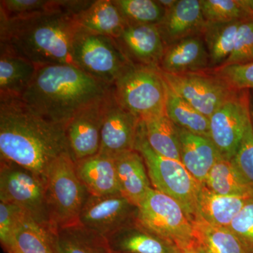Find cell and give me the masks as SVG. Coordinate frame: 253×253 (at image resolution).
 Segmentation results:
<instances>
[{"label": "cell", "mask_w": 253, "mask_h": 253, "mask_svg": "<svg viewBox=\"0 0 253 253\" xmlns=\"http://www.w3.org/2000/svg\"><path fill=\"white\" fill-rule=\"evenodd\" d=\"M70 153L66 128L42 117L20 97L0 98V158L46 179L51 163Z\"/></svg>", "instance_id": "6da1fadb"}, {"label": "cell", "mask_w": 253, "mask_h": 253, "mask_svg": "<svg viewBox=\"0 0 253 253\" xmlns=\"http://www.w3.org/2000/svg\"><path fill=\"white\" fill-rule=\"evenodd\" d=\"M251 118H252V122L253 124V107H251Z\"/></svg>", "instance_id": "7bdbcfd3"}, {"label": "cell", "mask_w": 253, "mask_h": 253, "mask_svg": "<svg viewBox=\"0 0 253 253\" xmlns=\"http://www.w3.org/2000/svg\"><path fill=\"white\" fill-rule=\"evenodd\" d=\"M0 46L37 66L71 63L80 26L74 16L53 11L17 19L0 18ZM76 66V65H75Z\"/></svg>", "instance_id": "3957f363"}, {"label": "cell", "mask_w": 253, "mask_h": 253, "mask_svg": "<svg viewBox=\"0 0 253 253\" xmlns=\"http://www.w3.org/2000/svg\"><path fill=\"white\" fill-rule=\"evenodd\" d=\"M0 201L16 205L38 222L52 229L46 208L45 179L5 160H1L0 166Z\"/></svg>", "instance_id": "9c48e42d"}, {"label": "cell", "mask_w": 253, "mask_h": 253, "mask_svg": "<svg viewBox=\"0 0 253 253\" xmlns=\"http://www.w3.org/2000/svg\"><path fill=\"white\" fill-rule=\"evenodd\" d=\"M113 159L121 194L138 206L153 188L142 156L133 150L118 154Z\"/></svg>", "instance_id": "44dd1931"}, {"label": "cell", "mask_w": 253, "mask_h": 253, "mask_svg": "<svg viewBox=\"0 0 253 253\" xmlns=\"http://www.w3.org/2000/svg\"><path fill=\"white\" fill-rule=\"evenodd\" d=\"M141 225L175 245L181 251L194 247V226L181 205L152 188L138 205Z\"/></svg>", "instance_id": "52a82bcc"}, {"label": "cell", "mask_w": 253, "mask_h": 253, "mask_svg": "<svg viewBox=\"0 0 253 253\" xmlns=\"http://www.w3.org/2000/svg\"><path fill=\"white\" fill-rule=\"evenodd\" d=\"M140 121L118 104L111 88L106 101L99 154L113 158L134 150Z\"/></svg>", "instance_id": "5bb4252c"}, {"label": "cell", "mask_w": 253, "mask_h": 253, "mask_svg": "<svg viewBox=\"0 0 253 253\" xmlns=\"http://www.w3.org/2000/svg\"><path fill=\"white\" fill-rule=\"evenodd\" d=\"M63 0H1L0 18L17 19L53 11H63ZM65 12V11H64Z\"/></svg>", "instance_id": "836d02e7"}, {"label": "cell", "mask_w": 253, "mask_h": 253, "mask_svg": "<svg viewBox=\"0 0 253 253\" xmlns=\"http://www.w3.org/2000/svg\"><path fill=\"white\" fill-rule=\"evenodd\" d=\"M138 207L122 194L90 196L82 210L79 223L107 237L136 221Z\"/></svg>", "instance_id": "7c38bea8"}, {"label": "cell", "mask_w": 253, "mask_h": 253, "mask_svg": "<svg viewBox=\"0 0 253 253\" xmlns=\"http://www.w3.org/2000/svg\"><path fill=\"white\" fill-rule=\"evenodd\" d=\"M161 72L173 91L208 118L236 91L211 70L183 74Z\"/></svg>", "instance_id": "8fae6325"}, {"label": "cell", "mask_w": 253, "mask_h": 253, "mask_svg": "<svg viewBox=\"0 0 253 253\" xmlns=\"http://www.w3.org/2000/svg\"><path fill=\"white\" fill-rule=\"evenodd\" d=\"M113 39L131 63L159 68L166 46L157 26L127 24Z\"/></svg>", "instance_id": "9a60e30c"}, {"label": "cell", "mask_w": 253, "mask_h": 253, "mask_svg": "<svg viewBox=\"0 0 253 253\" xmlns=\"http://www.w3.org/2000/svg\"><path fill=\"white\" fill-rule=\"evenodd\" d=\"M252 121L249 89L236 90L210 118V136L221 158L231 161Z\"/></svg>", "instance_id": "30bf717a"}, {"label": "cell", "mask_w": 253, "mask_h": 253, "mask_svg": "<svg viewBox=\"0 0 253 253\" xmlns=\"http://www.w3.org/2000/svg\"><path fill=\"white\" fill-rule=\"evenodd\" d=\"M178 127V126H177ZM181 162L201 185H204L221 155L210 138L178 127Z\"/></svg>", "instance_id": "d6986e66"}, {"label": "cell", "mask_w": 253, "mask_h": 253, "mask_svg": "<svg viewBox=\"0 0 253 253\" xmlns=\"http://www.w3.org/2000/svg\"><path fill=\"white\" fill-rule=\"evenodd\" d=\"M181 253H200L196 251V249H194V248H191V249L184 250V251H181Z\"/></svg>", "instance_id": "60d3db41"}, {"label": "cell", "mask_w": 253, "mask_h": 253, "mask_svg": "<svg viewBox=\"0 0 253 253\" xmlns=\"http://www.w3.org/2000/svg\"><path fill=\"white\" fill-rule=\"evenodd\" d=\"M246 253H253V196L246 203L229 226Z\"/></svg>", "instance_id": "d590c367"}, {"label": "cell", "mask_w": 253, "mask_h": 253, "mask_svg": "<svg viewBox=\"0 0 253 253\" xmlns=\"http://www.w3.org/2000/svg\"><path fill=\"white\" fill-rule=\"evenodd\" d=\"M244 21L206 23L202 36L209 55L210 69L221 67L229 57Z\"/></svg>", "instance_id": "83f0119b"}, {"label": "cell", "mask_w": 253, "mask_h": 253, "mask_svg": "<svg viewBox=\"0 0 253 253\" xmlns=\"http://www.w3.org/2000/svg\"><path fill=\"white\" fill-rule=\"evenodd\" d=\"M89 196L69 152L51 163L46 174V201L50 225L54 231L79 222L82 210Z\"/></svg>", "instance_id": "277c9868"}, {"label": "cell", "mask_w": 253, "mask_h": 253, "mask_svg": "<svg viewBox=\"0 0 253 253\" xmlns=\"http://www.w3.org/2000/svg\"><path fill=\"white\" fill-rule=\"evenodd\" d=\"M112 253H125L113 252V251H112Z\"/></svg>", "instance_id": "ee69618b"}, {"label": "cell", "mask_w": 253, "mask_h": 253, "mask_svg": "<svg viewBox=\"0 0 253 253\" xmlns=\"http://www.w3.org/2000/svg\"><path fill=\"white\" fill-rule=\"evenodd\" d=\"M84 31L116 38L126 27V20L113 0H96L74 16Z\"/></svg>", "instance_id": "cb8c5ba5"}, {"label": "cell", "mask_w": 253, "mask_h": 253, "mask_svg": "<svg viewBox=\"0 0 253 253\" xmlns=\"http://www.w3.org/2000/svg\"><path fill=\"white\" fill-rule=\"evenodd\" d=\"M73 59L82 71L111 86L131 63L113 38L82 28L73 42Z\"/></svg>", "instance_id": "ba28073f"}, {"label": "cell", "mask_w": 253, "mask_h": 253, "mask_svg": "<svg viewBox=\"0 0 253 253\" xmlns=\"http://www.w3.org/2000/svg\"><path fill=\"white\" fill-rule=\"evenodd\" d=\"M231 162L246 182L253 189V124L247 126L239 149Z\"/></svg>", "instance_id": "8d00e7d4"}, {"label": "cell", "mask_w": 253, "mask_h": 253, "mask_svg": "<svg viewBox=\"0 0 253 253\" xmlns=\"http://www.w3.org/2000/svg\"><path fill=\"white\" fill-rule=\"evenodd\" d=\"M206 22L226 23L253 18L246 0H201Z\"/></svg>", "instance_id": "1f68e13d"}, {"label": "cell", "mask_w": 253, "mask_h": 253, "mask_svg": "<svg viewBox=\"0 0 253 253\" xmlns=\"http://www.w3.org/2000/svg\"><path fill=\"white\" fill-rule=\"evenodd\" d=\"M109 94L80 110L65 126L70 154L75 161L99 153Z\"/></svg>", "instance_id": "4fadbf2b"}, {"label": "cell", "mask_w": 253, "mask_h": 253, "mask_svg": "<svg viewBox=\"0 0 253 253\" xmlns=\"http://www.w3.org/2000/svg\"><path fill=\"white\" fill-rule=\"evenodd\" d=\"M236 90L253 89V62L229 65L211 70Z\"/></svg>", "instance_id": "74e56055"}, {"label": "cell", "mask_w": 253, "mask_h": 253, "mask_svg": "<svg viewBox=\"0 0 253 253\" xmlns=\"http://www.w3.org/2000/svg\"><path fill=\"white\" fill-rule=\"evenodd\" d=\"M55 231L26 214L4 248L7 253H55Z\"/></svg>", "instance_id": "603a6c76"}, {"label": "cell", "mask_w": 253, "mask_h": 253, "mask_svg": "<svg viewBox=\"0 0 253 253\" xmlns=\"http://www.w3.org/2000/svg\"><path fill=\"white\" fill-rule=\"evenodd\" d=\"M0 50V98L21 97L33 81L38 66L9 50Z\"/></svg>", "instance_id": "d4e9b609"}, {"label": "cell", "mask_w": 253, "mask_h": 253, "mask_svg": "<svg viewBox=\"0 0 253 253\" xmlns=\"http://www.w3.org/2000/svg\"><path fill=\"white\" fill-rule=\"evenodd\" d=\"M76 165L80 179L91 196L121 194L113 158L98 153Z\"/></svg>", "instance_id": "ffe728a7"}, {"label": "cell", "mask_w": 253, "mask_h": 253, "mask_svg": "<svg viewBox=\"0 0 253 253\" xmlns=\"http://www.w3.org/2000/svg\"><path fill=\"white\" fill-rule=\"evenodd\" d=\"M159 68L169 74L211 70L209 55L203 36L189 37L166 46Z\"/></svg>", "instance_id": "e0dca14e"}, {"label": "cell", "mask_w": 253, "mask_h": 253, "mask_svg": "<svg viewBox=\"0 0 253 253\" xmlns=\"http://www.w3.org/2000/svg\"><path fill=\"white\" fill-rule=\"evenodd\" d=\"M158 4L161 5L165 11L172 9L177 3L178 0H157Z\"/></svg>", "instance_id": "ab89813d"}, {"label": "cell", "mask_w": 253, "mask_h": 253, "mask_svg": "<svg viewBox=\"0 0 253 253\" xmlns=\"http://www.w3.org/2000/svg\"><path fill=\"white\" fill-rule=\"evenodd\" d=\"M246 3H247L248 6H249L250 10L253 14V0H246Z\"/></svg>", "instance_id": "b9f144b4"}, {"label": "cell", "mask_w": 253, "mask_h": 253, "mask_svg": "<svg viewBox=\"0 0 253 253\" xmlns=\"http://www.w3.org/2000/svg\"><path fill=\"white\" fill-rule=\"evenodd\" d=\"M113 252L125 253H181L175 245L160 237L137 220L123 226L106 237Z\"/></svg>", "instance_id": "ac0fdd59"}, {"label": "cell", "mask_w": 253, "mask_h": 253, "mask_svg": "<svg viewBox=\"0 0 253 253\" xmlns=\"http://www.w3.org/2000/svg\"><path fill=\"white\" fill-rule=\"evenodd\" d=\"M127 24L157 26L166 11L157 0H113Z\"/></svg>", "instance_id": "d6a6232c"}, {"label": "cell", "mask_w": 253, "mask_h": 253, "mask_svg": "<svg viewBox=\"0 0 253 253\" xmlns=\"http://www.w3.org/2000/svg\"><path fill=\"white\" fill-rule=\"evenodd\" d=\"M251 62H253V18L246 20L240 26L232 52L222 66Z\"/></svg>", "instance_id": "e575fe53"}, {"label": "cell", "mask_w": 253, "mask_h": 253, "mask_svg": "<svg viewBox=\"0 0 253 253\" xmlns=\"http://www.w3.org/2000/svg\"><path fill=\"white\" fill-rule=\"evenodd\" d=\"M26 214L28 213L16 205L0 201V241L3 249Z\"/></svg>", "instance_id": "f35d334b"}, {"label": "cell", "mask_w": 253, "mask_h": 253, "mask_svg": "<svg viewBox=\"0 0 253 253\" xmlns=\"http://www.w3.org/2000/svg\"><path fill=\"white\" fill-rule=\"evenodd\" d=\"M134 150L144 159L152 187L177 201L191 222L195 221L201 184L181 161L161 156L151 147L141 121Z\"/></svg>", "instance_id": "5b68a950"}, {"label": "cell", "mask_w": 253, "mask_h": 253, "mask_svg": "<svg viewBox=\"0 0 253 253\" xmlns=\"http://www.w3.org/2000/svg\"><path fill=\"white\" fill-rule=\"evenodd\" d=\"M55 253H112L105 236L79 222L55 231Z\"/></svg>", "instance_id": "484cf974"}, {"label": "cell", "mask_w": 253, "mask_h": 253, "mask_svg": "<svg viewBox=\"0 0 253 253\" xmlns=\"http://www.w3.org/2000/svg\"><path fill=\"white\" fill-rule=\"evenodd\" d=\"M194 249L200 253H246L229 228L211 225L201 219L192 222Z\"/></svg>", "instance_id": "f1b7e54d"}, {"label": "cell", "mask_w": 253, "mask_h": 253, "mask_svg": "<svg viewBox=\"0 0 253 253\" xmlns=\"http://www.w3.org/2000/svg\"><path fill=\"white\" fill-rule=\"evenodd\" d=\"M204 185L222 196H239L253 193L231 161L220 158L214 165Z\"/></svg>", "instance_id": "4dcf8cb0"}, {"label": "cell", "mask_w": 253, "mask_h": 253, "mask_svg": "<svg viewBox=\"0 0 253 253\" xmlns=\"http://www.w3.org/2000/svg\"><path fill=\"white\" fill-rule=\"evenodd\" d=\"M112 89L118 104L140 120L166 113L168 84L158 67L130 63Z\"/></svg>", "instance_id": "8992f818"}, {"label": "cell", "mask_w": 253, "mask_h": 253, "mask_svg": "<svg viewBox=\"0 0 253 253\" xmlns=\"http://www.w3.org/2000/svg\"><path fill=\"white\" fill-rule=\"evenodd\" d=\"M253 196V193L239 196H222L201 185L198 196L196 219H203L211 225L228 228Z\"/></svg>", "instance_id": "7402d4cb"}, {"label": "cell", "mask_w": 253, "mask_h": 253, "mask_svg": "<svg viewBox=\"0 0 253 253\" xmlns=\"http://www.w3.org/2000/svg\"><path fill=\"white\" fill-rule=\"evenodd\" d=\"M111 87L71 63L46 65L38 66L20 98L42 117L66 126L80 110L106 96Z\"/></svg>", "instance_id": "7a4b0ae2"}, {"label": "cell", "mask_w": 253, "mask_h": 253, "mask_svg": "<svg viewBox=\"0 0 253 253\" xmlns=\"http://www.w3.org/2000/svg\"><path fill=\"white\" fill-rule=\"evenodd\" d=\"M141 121L151 147L161 156L181 161L178 127L167 113L144 118Z\"/></svg>", "instance_id": "4316f807"}, {"label": "cell", "mask_w": 253, "mask_h": 253, "mask_svg": "<svg viewBox=\"0 0 253 253\" xmlns=\"http://www.w3.org/2000/svg\"><path fill=\"white\" fill-rule=\"evenodd\" d=\"M168 117L178 127L210 138V118L173 91L168 85L166 108Z\"/></svg>", "instance_id": "f546056e"}, {"label": "cell", "mask_w": 253, "mask_h": 253, "mask_svg": "<svg viewBox=\"0 0 253 253\" xmlns=\"http://www.w3.org/2000/svg\"><path fill=\"white\" fill-rule=\"evenodd\" d=\"M201 0H178L157 25L165 46L189 37L202 36L206 26Z\"/></svg>", "instance_id": "2e32d148"}]
</instances>
